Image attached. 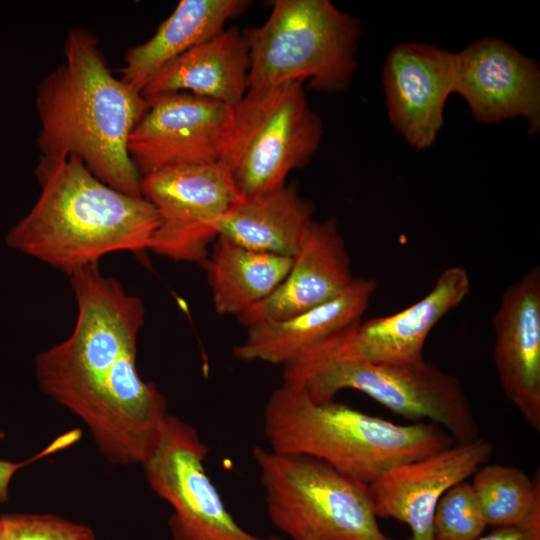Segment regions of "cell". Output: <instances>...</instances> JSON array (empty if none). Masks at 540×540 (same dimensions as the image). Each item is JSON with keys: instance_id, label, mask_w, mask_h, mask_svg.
I'll list each match as a JSON object with an SVG mask.
<instances>
[{"instance_id": "6da1fadb", "label": "cell", "mask_w": 540, "mask_h": 540, "mask_svg": "<svg viewBox=\"0 0 540 540\" xmlns=\"http://www.w3.org/2000/svg\"><path fill=\"white\" fill-rule=\"evenodd\" d=\"M69 277L76 323L67 339L36 356L38 386L84 422L110 462L142 465L167 416L164 396L136 367L144 304L98 264Z\"/></svg>"}, {"instance_id": "7a4b0ae2", "label": "cell", "mask_w": 540, "mask_h": 540, "mask_svg": "<svg viewBox=\"0 0 540 540\" xmlns=\"http://www.w3.org/2000/svg\"><path fill=\"white\" fill-rule=\"evenodd\" d=\"M64 62L36 90L41 156H75L100 181L141 197V179L128 153L130 133L148 109L141 92L116 78L95 35L72 28Z\"/></svg>"}, {"instance_id": "3957f363", "label": "cell", "mask_w": 540, "mask_h": 540, "mask_svg": "<svg viewBox=\"0 0 540 540\" xmlns=\"http://www.w3.org/2000/svg\"><path fill=\"white\" fill-rule=\"evenodd\" d=\"M40 195L7 233L6 244L70 276L110 253L149 250L158 213L144 197L96 178L75 156H41Z\"/></svg>"}, {"instance_id": "277c9868", "label": "cell", "mask_w": 540, "mask_h": 540, "mask_svg": "<svg viewBox=\"0 0 540 540\" xmlns=\"http://www.w3.org/2000/svg\"><path fill=\"white\" fill-rule=\"evenodd\" d=\"M263 428L269 449L317 458L366 485L454 442L432 422L399 425L334 400L317 403L285 383L266 402Z\"/></svg>"}, {"instance_id": "5b68a950", "label": "cell", "mask_w": 540, "mask_h": 540, "mask_svg": "<svg viewBox=\"0 0 540 540\" xmlns=\"http://www.w3.org/2000/svg\"><path fill=\"white\" fill-rule=\"evenodd\" d=\"M344 331L283 365V383L301 387L317 403L331 401L345 389L357 390L406 419L440 426L456 443L481 437L471 402L455 375L424 359L408 364L360 359L345 349Z\"/></svg>"}, {"instance_id": "8992f818", "label": "cell", "mask_w": 540, "mask_h": 540, "mask_svg": "<svg viewBox=\"0 0 540 540\" xmlns=\"http://www.w3.org/2000/svg\"><path fill=\"white\" fill-rule=\"evenodd\" d=\"M242 33L248 90L307 80L316 91L339 93L352 81L361 25L329 0H275L264 24Z\"/></svg>"}, {"instance_id": "52a82bcc", "label": "cell", "mask_w": 540, "mask_h": 540, "mask_svg": "<svg viewBox=\"0 0 540 540\" xmlns=\"http://www.w3.org/2000/svg\"><path fill=\"white\" fill-rule=\"evenodd\" d=\"M272 524L292 540H399L377 521L368 485L317 458L253 448Z\"/></svg>"}, {"instance_id": "ba28073f", "label": "cell", "mask_w": 540, "mask_h": 540, "mask_svg": "<svg viewBox=\"0 0 540 540\" xmlns=\"http://www.w3.org/2000/svg\"><path fill=\"white\" fill-rule=\"evenodd\" d=\"M322 133L301 82L249 89L233 107L217 162L240 199L254 198L286 186L289 173L317 151Z\"/></svg>"}, {"instance_id": "9c48e42d", "label": "cell", "mask_w": 540, "mask_h": 540, "mask_svg": "<svg viewBox=\"0 0 540 540\" xmlns=\"http://www.w3.org/2000/svg\"><path fill=\"white\" fill-rule=\"evenodd\" d=\"M208 451L193 426L167 414L142 463L150 488L172 507V540H279L253 535L235 521L204 467Z\"/></svg>"}, {"instance_id": "30bf717a", "label": "cell", "mask_w": 540, "mask_h": 540, "mask_svg": "<svg viewBox=\"0 0 540 540\" xmlns=\"http://www.w3.org/2000/svg\"><path fill=\"white\" fill-rule=\"evenodd\" d=\"M141 194L158 213L149 250L174 261L203 263L217 222L240 199L218 163L165 168L141 179Z\"/></svg>"}, {"instance_id": "8fae6325", "label": "cell", "mask_w": 540, "mask_h": 540, "mask_svg": "<svg viewBox=\"0 0 540 540\" xmlns=\"http://www.w3.org/2000/svg\"><path fill=\"white\" fill-rule=\"evenodd\" d=\"M148 101L128 139V153L141 177L175 166L217 162L233 107L189 92Z\"/></svg>"}, {"instance_id": "7c38bea8", "label": "cell", "mask_w": 540, "mask_h": 540, "mask_svg": "<svg viewBox=\"0 0 540 540\" xmlns=\"http://www.w3.org/2000/svg\"><path fill=\"white\" fill-rule=\"evenodd\" d=\"M453 93L486 124L523 117L528 131L540 129L538 63L503 40L486 37L455 53Z\"/></svg>"}, {"instance_id": "4fadbf2b", "label": "cell", "mask_w": 540, "mask_h": 540, "mask_svg": "<svg viewBox=\"0 0 540 540\" xmlns=\"http://www.w3.org/2000/svg\"><path fill=\"white\" fill-rule=\"evenodd\" d=\"M492 451V443L479 437L386 471L368 485L376 517L406 524L411 540H434L439 500L452 486L472 477Z\"/></svg>"}, {"instance_id": "5bb4252c", "label": "cell", "mask_w": 540, "mask_h": 540, "mask_svg": "<svg viewBox=\"0 0 540 540\" xmlns=\"http://www.w3.org/2000/svg\"><path fill=\"white\" fill-rule=\"evenodd\" d=\"M455 53L423 43H400L388 54L383 82L389 118L417 149L433 145L454 90Z\"/></svg>"}, {"instance_id": "9a60e30c", "label": "cell", "mask_w": 540, "mask_h": 540, "mask_svg": "<svg viewBox=\"0 0 540 540\" xmlns=\"http://www.w3.org/2000/svg\"><path fill=\"white\" fill-rule=\"evenodd\" d=\"M493 359L507 400L540 432V269L503 292L493 317Z\"/></svg>"}, {"instance_id": "2e32d148", "label": "cell", "mask_w": 540, "mask_h": 540, "mask_svg": "<svg viewBox=\"0 0 540 540\" xmlns=\"http://www.w3.org/2000/svg\"><path fill=\"white\" fill-rule=\"evenodd\" d=\"M350 263L337 221H313L280 286L238 319L248 327L261 321L286 319L322 305L350 286L354 279Z\"/></svg>"}, {"instance_id": "e0dca14e", "label": "cell", "mask_w": 540, "mask_h": 540, "mask_svg": "<svg viewBox=\"0 0 540 540\" xmlns=\"http://www.w3.org/2000/svg\"><path fill=\"white\" fill-rule=\"evenodd\" d=\"M470 289L467 271L460 266L449 267L428 294L411 306L344 331L343 345L353 356L374 363L418 362L424 359L425 342L432 328L464 301Z\"/></svg>"}, {"instance_id": "ac0fdd59", "label": "cell", "mask_w": 540, "mask_h": 540, "mask_svg": "<svg viewBox=\"0 0 540 540\" xmlns=\"http://www.w3.org/2000/svg\"><path fill=\"white\" fill-rule=\"evenodd\" d=\"M376 287L374 279L357 277L343 293L322 305L286 319L252 324L233 354L243 361L285 365L320 342L359 324Z\"/></svg>"}, {"instance_id": "d6986e66", "label": "cell", "mask_w": 540, "mask_h": 540, "mask_svg": "<svg viewBox=\"0 0 540 540\" xmlns=\"http://www.w3.org/2000/svg\"><path fill=\"white\" fill-rule=\"evenodd\" d=\"M249 69L248 45L233 26L166 64L141 94L149 100L182 91L234 107L248 90Z\"/></svg>"}, {"instance_id": "ffe728a7", "label": "cell", "mask_w": 540, "mask_h": 540, "mask_svg": "<svg viewBox=\"0 0 540 540\" xmlns=\"http://www.w3.org/2000/svg\"><path fill=\"white\" fill-rule=\"evenodd\" d=\"M250 5L246 0H182L146 42L129 48L121 79L142 91L169 62L224 30Z\"/></svg>"}, {"instance_id": "44dd1931", "label": "cell", "mask_w": 540, "mask_h": 540, "mask_svg": "<svg viewBox=\"0 0 540 540\" xmlns=\"http://www.w3.org/2000/svg\"><path fill=\"white\" fill-rule=\"evenodd\" d=\"M313 207L290 186L239 199L217 222L218 237L258 252L293 258L313 222Z\"/></svg>"}, {"instance_id": "7402d4cb", "label": "cell", "mask_w": 540, "mask_h": 540, "mask_svg": "<svg viewBox=\"0 0 540 540\" xmlns=\"http://www.w3.org/2000/svg\"><path fill=\"white\" fill-rule=\"evenodd\" d=\"M291 257L258 252L217 237L202 265L217 314L237 317L268 298L283 282Z\"/></svg>"}, {"instance_id": "603a6c76", "label": "cell", "mask_w": 540, "mask_h": 540, "mask_svg": "<svg viewBox=\"0 0 540 540\" xmlns=\"http://www.w3.org/2000/svg\"><path fill=\"white\" fill-rule=\"evenodd\" d=\"M472 489L487 526H520L540 501V472L533 478L504 464H484L474 474Z\"/></svg>"}, {"instance_id": "cb8c5ba5", "label": "cell", "mask_w": 540, "mask_h": 540, "mask_svg": "<svg viewBox=\"0 0 540 540\" xmlns=\"http://www.w3.org/2000/svg\"><path fill=\"white\" fill-rule=\"evenodd\" d=\"M487 523L471 483L460 482L439 500L433 518L434 540H476Z\"/></svg>"}, {"instance_id": "d4e9b609", "label": "cell", "mask_w": 540, "mask_h": 540, "mask_svg": "<svg viewBox=\"0 0 540 540\" xmlns=\"http://www.w3.org/2000/svg\"><path fill=\"white\" fill-rule=\"evenodd\" d=\"M0 540H96L92 529L53 514L0 516Z\"/></svg>"}, {"instance_id": "484cf974", "label": "cell", "mask_w": 540, "mask_h": 540, "mask_svg": "<svg viewBox=\"0 0 540 540\" xmlns=\"http://www.w3.org/2000/svg\"><path fill=\"white\" fill-rule=\"evenodd\" d=\"M81 437V432L79 429H74L69 432H66L56 438L48 446H46L42 451L31 457L30 459L23 462H11L6 460H0V503H5L9 498V486L12 477L14 474L23 466H26L30 463L50 455L52 453L58 452L73 443H75Z\"/></svg>"}, {"instance_id": "4316f807", "label": "cell", "mask_w": 540, "mask_h": 540, "mask_svg": "<svg viewBox=\"0 0 540 540\" xmlns=\"http://www.w3.org/2000/svg\"><path fill=\"white\" fill-rule=\"evenodd\" d=\"M476 540H540L520 526L496 527Z\"/></svg>"}]
</instances>
